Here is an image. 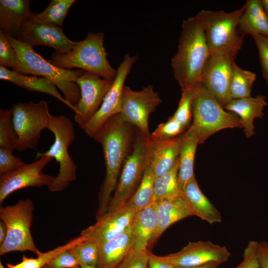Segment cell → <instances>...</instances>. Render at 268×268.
Wrapping results in <instances>:
<instances>
[{
  "label": "cell",
  "instance_id": "obj_1",
  "mask_svg": "<svg viewBox=\"0 0 268 268\" xmlns=\"http://www.w3.org/2000/svg\"><path fill=\"white\" fill-rule=\"evenodd\" d=\"M132 125L120 114L111 117L97 133L94 139L99 143L104 154L105 176L99 194L96 219L107 212L118 178L129 155L133 141Z\"/></svg>",
  "mask_w": 268,
  "mask_h": 268
},
{
  "label": "cell",
  "instance_id": "obj_2",
  "mask_svg": "<svg viewBox=\"0 0 268 268\" xmlns=\"http://www.w3.org/2000/svg\"><path fill=\"white\" fill-rule=\"evenodd\" d=\"M210 55L201 22L196 14L184 20L178 49L171 60L175 79L182 91L201 83L202 72Z\"/></svg>",
  "mask_w": 268,
  "mask_h": 268
},
{
  "label": "cell",
  "instance_id": "obj_3",
  "mask_svg": "<svg viewBox=\"0 0 268 268\" xmlns=\"http://www.w3.org/2000/svg\"><path fill=\"white\" fill-rule=\"evenodd\" d=\"M8 37L17 57V65L14 71L45 78L62 91L64 98L72 105L74 106L78 102L80 91L76 80L85 71L59 68L36 53L33 47L14 38Z\"/></svg>",
  "mask_w": 268,
  "mask_h": 268
},
{
  "label": "cell",
  "instance_id": "obj_4",
  "mask_svg": "<svg viewBox=\"0 0 268 268\" xmlns=\"http://www.w3.org/2000/svg\"><path fill=\"white\" fill-rule=\"evenodd\" d=\"M105 35L103 32H89L82 41L66 54L53 53L49 61L61 68H77L93 72L104 78L114 80L117 69L110 64L108 53L104 46Z\"/></svg>",
  "mask_w": 268,
  "mask_h": 268
},
{
  "label": "cell",
  "instance_id": "obj_5",
  "mask_svg": "<svg viewBox=\"0 0 268 268\" xmlns=\"http://www.w3.org/2000/svg\"><path fill=\"white\" fill-rule=\"evenodd\" d=\"M48 129L54 135V141L44 152H37L36 157L46 156L55 159L59 163L57 177L48 188L51 192H61L76 179L77 167L68 152V147L75 138L72 121L65 115L53 116Z\"/></svg>",
  "mask_w": 268,
  "mask_h": 268
},
{
  "label": "cell",
  "instance_id": "obj_6",
  "mask_svg": "<svg viewBox=\"0 0 268 268\" xmlns=\"http://www.w3.org/2000/svg\"><path fill=\"white\" fill-rule=\"evenodd\" d=\"M190 127L196 132L200 144L220 130L243 127L238 116L226 111L217 99L201 83L196 87L193 123Z\"/></svg>",
  "mask_w": 268,
  "mask_h": 268
},
{
  "label": "cell",
  "instance_id": "obj_7",
  "mask_svg": "<svg viewBox=\"0 0 268 268\" xmlns=\"http://www.w3.org/2000/svg\"><path fill=\"white\" fill-rule=\"evenodd\" d=\"M245 9L244 4L230 12L201 10L197 15L203 28L210 54L228 52L237 55L244 36L238 30V22Z\"/></svg>",
  "mask_w": 268,
  "mask_h": 268
},
{
  "label": "cell",
  "instance_id": "obj_8",
  "mask_svg": "<svg viewBox=\"0 0 268 268\" xmlns=\"http://www.w3.org/2000/svg\"><path fill=\"white\" fill-rule=\"evenodd\" d=\"M34 206L27 199L20 200L12 205L0 206V218L6 225L7 234L0 245V255L11 252L29 251L38 255L40 252L36 247L31 233Z\"/></svg>",
  "mask_w": 268,
  "mask_h": 268
},
{
  "label": "cell",
  "instance_id": "obj_9",
  "mask_svg": "<svg viewBox=\"0 0 268 268\" xmlns=\"http://www.w3.org/2000/svg\"><path fill=\"white\" fill-rule=\"evenodd\" d=\"M12 110V120L18 151L35 149L38 146L42 132L47 129L53 117L48 103L42 100L29 101L15 104Z\"/></svg>",
  "mask_w": 268,
  "mask_h": 268
},
{
  "label": "cell",
  "instance_id": "obj_10",
  "mask_svg": "<svg viewBox=\"0 0 268 268\" xmlns=\"http://www.w3.org/2000/svg\"><path fill=\"white\" fill-rule=\"evenodd\" d=\"M149 138L138 130L136 131L133 150L123 165L107 211H113L125 206L139 186L148 164Z\"/></svg>",
  "mask_w": 268,
  "mask_h": 268
},
{
  "label": "cell",
  "instance_id": "obj_11",
  "mask_svg": "<svg viewBox=\"0 0 268 268\" xmlns=\"http://www.w3.org/2000/svg\"><path fill=\"white\" fill-rule=\"evenodd\" d=\"M138 59L137 56H132L129 54L125 55L117 69V75L112 85L105 95L100 107L81 129L90 137L93 138L111 117L120 113L125 82Z\"/></svg>",
  "mask_w": 268,
  "mask_h": 268
},
{
  "label": "cell",
  "instance_id": "obj_12",
  "mask_svg": "<svg viewBox=\"0 0 268 268\" xmlns=\"http://www.w3.org/2000/svg\"><path fill=\"white\" fill-rule=\"evenodd\" d=\"M162 102L159 93L148 85L141 90L134 91L125 86L123 89L120 114L123 118L150 137L148 118Z\"/></svg>",
  "mask_w": 268,
  "mask_h": 268
},
{
  "label": "cell",
  "instance_id": "obj_13",
  "mask_svg": "<svg viewBox=\"0 0 268 268\" xmlns=\"http://www.w3.org/2000/svg\"><path fill=\"white\" fill-rule=\"evenodd\" d=\"M53 159L42 156L33 162L0 175V204L12 193L28 187H40L51 185L55 177L46 174L43 170Z\"/></svg>",
  "mask_w": 268,
  "mask_h": 268
},
{
  "label": "cell",
  "instance_id": "obj_14",
  "mask_svg": "<svg viewBox=\"0 0 268 268\" xmlns=\"http://www.w3.org/2000/svg\"><path fill=\"white\" fill-rule=\"evenodd\" d=\"M236 56L228 52L211 54L202 72L201 83L223 107L232 100L229 88Z\"/></svg>",
  "mask_w": 268,
  "mask_h": 268
},
{
  "label": "cell",
  "instance_id": "obj_15",
  "mask_svg": "<svg viewBox=\"0 0 268 268\" xmlns=\"http://www.w3.org/2000/svg\"><path fill=\"white\" fill-rule=\"evenodd\" d=\"M113 81L86 71L77 78L80 98L74 106V120L81 129L98 111Z\"/></svg>",
  "mask_w": 268,
  "mask_h": 268
},
{
  "label": "cell",
  "instance_id": "obj_16",
  "mask_svg": "<svg viewBox=\"0 0 268 268\" xmlns=\"http://www.w3.org/2000/svg\"><path fill=\"white\" fill-rule=\"evenodd\" d=\"M230 253L225 246L210 241L190 242L179 251L161 256L174 267L195 266L210 262L221 264L227 261Z\"/></svg>",
  "mask_w": 268,
  "mask_h": 268
},
{
  "label": "cell",
  "instance_id": "obj_17",
  "mask_svg": "<svg viewBox=\"0 0 268 268\" xmlns=\"http://www.w3.org/2000/svg\"><path fill=\"white\" fill-rule=\"evenodd\" d=\"M16 39L33 47H52L59 54L69 52L77 43L67 38L62 27L41 23L33 20L31 17L23 24Z\"/></svg>",
  "mask_w": 268,
  "mask_h": 268
},
{
  "label": "cell",
  "instance_id": "obj_18",
  "mask_svg": "<svg viewBox=\"0 0 268 268\" xmlns=\"http://www.w3.org/2000/svg\"><path fill=\"white\" fill-rule=\"evenodd\" d=\"M136 212L125 205L107 211L96 222L82 231L80 235L99 246L121 235L132 225Z\"/></svg>",
  "mask_w": 268,
  "mask_h": 268
},
{
  "label": "cell",
  "instance_id": "obj_19",
  "mask_svg": "<svg viewBox=\"0 0 268 268\" xmlns=\"http://www.w3.org/2000/svg\"><path fill=\"white\" fill-rule=\"evenodd\" d=\"M183 134L171 139L154 140L148 139L147 163L155 178L170 170L179 159Z\"/></svg>",
  "mask_w": 268,
  "mask_h": 268
},
{
  "label": "cell",
  "instance_id": "obj_20",
  "mask_svg": "<svg viewBox=\"0 0 268 268\" xmlns=\"http://www.w3.org/2000/svg\"><path fill=\"white\" fill-rule=\"evenodd\" d=\"M29 0H0V31L17 39L21 28L33 14Z\"/></svg>",
  "mask_w": 268,
  "mask_h": 268
},
{
  "label": "cell",
  "instance_id": "obj_21",
  "mask_svg": "<svg viewBox=\"0 0 268 268\" xmlns=\"http://www.w3.org/2000/svg\"><path fill=\"white\" fill-rule=\"evenodd\" d=\"M268 105L266 97L263 95L256 97L232 99L223 107L238 116L241 121L245 135L249 138L255 134L254 121L256 118L264 117V109Z\"/></svg>",
  "mask_w": 268,
  "mask_h": 268
},
{
  "label": "cell",
  "instance_id": "obj_22",
  "mask_svg": "<svg viewBox=\"0 0 268 268\" xmlns=\"http://www.w3.org/2000/svg\"><path fill=\"white\" fill-rule=\"evenodd\" d=\"M181 196L193 215L210 224L221 222L220 213L201 192L195 176L186 184L181 192Z\"/></svg>",
  "mask_w": 268,
  "mask_h": 268
},
{
  "label": "cell",
  "instance_id": "obj_23",
  "mask_svg": "<svg viewBox=\"0 0 268 268\" xmlns=\"http://www.w3.org/2000/svg\"><path fill=\"white\" fill-rule=\"evenodd\" d=\"M154 206L158 217V225L150 245L153 244L172 224L193 215L181 195L174 198L156 201Z\"/></svg>",
  "mask_w": 268,
  "mask_h": 268
},
{
  "label": "cell",
  "instance_id": "obj_24",
  "mask_svg": "<svg viewBox=\"0 0 268 268\" xmlns=\"http://www.w3.org/2000/svg\"><path fill=\"white\" fill-rule=\"evenodd\" d=\"M0 79L10 81L29 90L38 91L52 96L75 112V107L61 95L54 83L45 78L21 74L0 66Z\"/></svg>",
  "mask_w": 268,
  "mask_h": 268
},
{
  "label": "cell",
  "instance_id": "obj_25",
  "mask_svg": "<svg viewBox=\"0 0 268 268\" xmlns=\"http://www.w3.org/2000/svg\"><path fill=\"white\" fill-rule=\"evenodd\" d=\"M132 225L119 236L99 245L100 267L115 268L133 248Z\"/></svg>",
  "mask_w": 268,
  "mask_h": 268
},
{
  "label": "cell",
  "instance_id": "obj_26",
  "mask_svg": "<svg viewBox=\"0 0 268 268\" xmlns=\"http://www.w3.org/2000/svg\"><path fill=\"white\" fill-rule=\"evenodd\" d=\"M158 225V217L154 204L136 212L132 223V233L134 238L133 248L147 250Z\"/></svg>",
  "mask_w": 268,
  "mask_h": 268
},
{
  "label": "cell",
  "instance_id": "obj_27",
  "mask_svg": "<svg viewBox=\"0 0 268 268\" xmlns=\"http://www.w3.org/2000/svg\"><path fill=\"white\" fill-rule=\"evenodd\" d=\"M238 22V30L243 36H268V18L260 0H247Z\"/></svg>",
  "mask_w": 268,
  "mask_h": 268
},
{
  "label": "cell",
  "instance_id": "obj_28",
  "mask_svg": "<svg viewBox=\"0 0 268 268\" xmlns=\"http://www.w3.org/2000/svg\"><path fill=\"white\" fill-rule=\"evenodd\" d=\"M199 144V140L196 132L190 127L188 130L183 134L179 156L178 183L181 192L188 181L195 176L194 161Z\"/></svg>",
  "mask_w": 268,
  "mask_h": 268
},
{
  "label": "cell",
  "instance_id": "obj_29",
  "mask_svg": "<svg viewBox=\"0 0 268 268\" xmlns=\"http://www.w3.org/2000/svg\"><path fill=\"white\" fill-rule=\"evenodd\" d=\"M154 179L153 171L147 164L139 186L126 205L137 212L153 205L155 201Z\"/></svg>",
  "mask_w": 268,
  "mask_h": 268
},
{
  "label": "cell",
  "instance_id": "obj_30",
  "mask_svg": "<svg viewBox=\"0 0 268 268\" xmlns=\"http://www.w3.org/2000/svg\"><path fill=\"white\" fill-rule=\"evenodd\" d=\"M75 0H52L41 13L33 14L31 19L36 22L62 27L68 11Z\"/></svg>",
  "mask_w": 268,
  "mask_h": 268
},
{
  "label": "cell",
  "instance_id": "obj_31",
  "mask_svg": "<svg viewBox=\"0 0 268 268\" xmlns=\"http://www.w3.org/2000/svg\"><path fill=\"white\" fill-rule=\"evenodd\" d=\"M179 159L174 167L155 178L153 184L155 201L171 199L181 195L178 183Z\"/></svg>",
  "mask_w": 268,
  "mask_h": 268
},
{
  "label": "cell",
  "instance_id": "obj_32",
  "mask_svg": "<svg viewBox=\"0 0 268 268\" xmlns=\"http://www.w3.org/2000/svg\"><path fill=\"white\" fill-rule=\"evenodd\" d=\"M256 78L255 73L240 68L234 62L229 88L231 99L251 96L252 88Z\"/></svg>",
  "mask_w": 268,
  "mask_h": 268
},
{
  "label": "cell",
  "instance_id": "obj_33",
  "mask_svg": "<svg viewBox=\"0 0 268 268\" xmlns=\"http://www.w3.org/2000/svg\"><path fill=\"white\" fill-rule=\"evenodd\" d=\"M85 239L84 236L80 235L64 245L58 246L45 253L41 252L37 255L36 258H29L23 255L20 263L16 265L7 264V267L8 268H44V266L57 255L70 249Z\"/></svg>",
  "mask_w": 268,
  "mask_h": 268
},
{
  "label": "cell",
  "instance_id": "obj_34",
  "mask_svg": "<svg viewBox=\"0 0 268 268\" xmlns=\"http://www.w3.org/2000/svg\"><path fill=\"white\" fill-rule=\"evenodd\" d=\"M80 264L98 267L100 261L99 246L92 240L85 239L70 248Z\"/></svg>",
  "mask_w": 268,
  "mask_h": 268
},
{
  "label": "cell",
  "instance_id": "obj_35",
  "mask_svg": "<svg viewBox=\"0 0 268 268\" xmlns=\"http://www.w3.org/2000/svg\"><path fill=\"white\" fill-rule=\"evenodd\" d=\"M0 148L13 152L16 148V138L12 120V110H0Z\"/></svg>",
  "mask_w": 268,
  "mask_h": 268
},
{
  "label": "cell",
  "instance_id": "obj_36",
  "mask_svg": "<svg viewBox=\"0 0 268 268\" xmlns=\"http://www.w3.org/2000/svg\"><path fill=\"white\" fill-rule=\"evenodd\" d=\"M196 86L190 90L182 91L178 107L173 115L178 122L186 128L189 126L193 118V102Z\"/></svg>",
  "mask_w": 268,
  "mask_h": 268
},
{
  "label": "cell",
  "instance_id": "obj_37",
  "mask_svg": "<svg viewBox=\"0 0 268 268\" xmlns=\"http://www.w3.org/2000/svg\"><path fill=\"white\" fill-rule=\"evenodd\" d=\"M186 127L178 122L173 116L165 123L159 124L150 134L154 140H165L175 138L182 134Z\"/></svg>",
  "mask_w": 268,
  "mask_h": 268
},
{
  "label": "cell",
  "instance_id": "obj_38",
  "mask_svg": "<svg viewBox=\"0 0 268 268\" xmlns=\"http://www.w3.org/2000/svg\"><path fill=\"white\" fill-rule=\"evenodd\" d=\"M17 57L7 35L0 31V65L14 70L17 65Z\"/></svg>",
  "mask_w": 268,
  "mask_h": 268
},
{
  "label": "cell",
  "instance_id": "obj_39",
  "mask_svg": "<svg viewBox=\"0 0 268 268\" xmlns=\"http://www.w3.org/2000/svg\"><path fill=\"white\" fill-rule=\"evenodd\" d=\"M149 253L133 248L115 268H148Z\"/></svg>",
  "mask_w": 268,
  "mask_h": 268
},
{
  "label": "cell",
  "instance_id": "obj_40",
  "mask_svg": "<svg viewBox=\"0 0 268 268\" xmlns=\"http://www.w3.org/2000/svg\"><path fill=\"white\" fill-rule=\"evenodd\" d=\"M78 266V261L69 249L55 256L44 268H71Z\"/></svg>",
  "mask_w": 268,
  "mask_h": 268
},
{
  "label": "cell",
  "instance_id": "obj_41",
  "mask_svg": "<svg viewBox=\"0 0 268 268\" xmlns=\"http://www.w3.org/2000/svg\"><path fill=\"white\" fill-rule=\"evenodd\" d=\"M10 150L0 148V175L15 170L25 163Z\"/></svg>",
  "mask_w": 268,
  "mask_h": 268
},
{
  "label": "cell",
  "instance_id": "obj_42",
  "mask_svg": "<svg viewBox=\"0 0 268 268\" xmlns=\"http://www.w3.org/2000/svg\"><path fill=\"white\" fill-rule=\"evenodd\" d=\"M258 50L263 77L268 79V36H252Z\"/></svg>",
  "mask_w": 268,
  "mask_h": 268
},
{
  "label": "cell",
  "instance_id": "obj_43",
  "mask_svg": "<svg viewBox=\"0 0 268 268\" xmlns=\"http://www.w3.org/2000/svg\"><path fill=\"white\" fill-rule=\"evenodd\" d=\"M257 242L250 241L245 247L242 262L235 268H260L257 253Z\"/></svg>",
  "mask_w": 268,
  "mask_h": 268
},
{
  "label": "cell",
  "instance_id": "obj_44",
  "mask_svg": "<svg viewBox=\"0 0 268 268\" xmlns=\"http://www.w3.org/2000/svg\"><path fill=\"white\" fill-rule=\"evenodd\" d=\"M257 253L260 268H268V242H257Z\"/></svg>",
  "mask_w": 268,
  "mask_h": 268
},
{
  "label": "cell",
  "instance_id": "obj_45",
  "mask_svg": "<svg viewBox=\"0 0 268 268\" xmlns=\"http://www.w3.org/2000/svg\"><path fill=\"white\" fill-rule=\"evenodd\" d=\"M148 268H175V267L161 258L149 253Z\"/></svg>",
  "mask_w": 268,
  "mask_h": 268
},
{
  "label": "cell",
  "instance_id": "obj_46",
  "mask_svg": "<svg viewBox=\"0 0 268 268\" xmlns=\"http://www.w3.org/2000/svg\"><path fill=\"white\" fill-rule=\"evenodd\" d=\"M220 265L221 264L217 262H210L195 266L187 267H175V268H218Z\"/></svg>",
  "mask_w": 268,
  "mask_h": 268
},
{
  "label": "cell",
  "instance_id": "obj_47",
  "mask_svg": "<svg viewBox=\"0 0 268 268\" xmlns=\"http://www.w3.org/2000/svg\"><path fill=\"white\" fill-rule=\"evenodd\" d=\"M7 234V228L5 223L0 222V245L4 242Z\"/></svg>",
  "mask_w": 268,
  "mask_h": 268
},
{
  "label": "cell",
  "instance_id": "obj_48",
  "mask_svg": "<svg viewBox=\"0 0 268 268\" xmlns=\"http://www.w3.org/2000/svg\"><path fill=\"white\" fill-rule=\"evenodd\" d=\"M264 10L268 18V0H260Z\"/></svg>",
  "mask_w": 268,
  "mask_h": 268
},
{
  "label": "cell",
  "instance_id": "obj_49",
  "mask_svg": "<svg viewBox=\"0 0 268 268\" xmlns=\"http://www.w3.org/2000/svg\"><path fill=\"white\" fill-rule=\"evenodd\" d=\"M80 267L81 268H109L106 267H93L85 264H80Z\"/></svg>",
  "mask_w": 268,
  "mask_h": 268
},
{
  "label": "cell",
  "instance_id": "obj_50",
  "mask_svg": "<svg viewBox=\"0 0 268 268\" xmlns=\"http://www.w3.org/2000/svg\"><path fill=\"white\" fill-rule=\"evenodd\" d=\"M0 268H5L3 267V265L2 264V263H1V261L0 262Z\"/></svg>",
  "mask_w": 268,
  "mask_h": 268
},
{
  "label": "cell",
  "instance_id": "obj_51",
  "mask_svg": "<svg viewBox=\"0 0 268 268\" xmlns=\"http://www.w3.org/2000/svg\"><path fill=\"white\" fill-rule=\"evenodd\" d=\"M81 268L80 266H76V267H73V268Z\"/></svg>",
  "mask_w": 268,
  "mask_h": 268
},
{
  "label": "cell",
  "instance_id": "obj_52",
  "mask_svg": "<svg viewBox=\"0 0 268 268\" xmlns=\"http://www.w3.org/2000/svg\"><path fill=\"white\" fill-rule=\"evenodd\" d=\"M266 82H267V85L268 86V79L267 80H266Z\"/></svg>",
  "mask_w": 268,
  "mask_h": 268
}]
</instances>
